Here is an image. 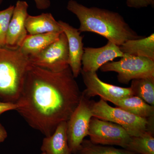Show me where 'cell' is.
Masks as SVG:
<instances>
[{
	"instance_id": "1",
	"label": "cell",
	"mask_w": 154,
	"mask_h": 154,
	"mask_svg": "<svg viewBox=\"0 0 154 154\" xmlns=\"http://www.w3.org/2000/svg\"><path fill=\"white\" fill-rule=\"evenodd\" d=\"M69 67L57 72L31 64L26 73L16 111L45 137L67 122L82 96Z\"/></svg>"
},
{
	"instance_id": "2",
	"label": "cell",
	"mask_w": 154,
	"mask_h": 154,
	"mask_svg": "<svg viewBox=\"0 0 154 154\" xmlns=\"http://www.w3.org/2000/svg\"><path fill=\"white\" fill-rule=\"evenodd\" d=\"M67 9L79 19L80 33L93 32L119 46L129 40L142 38L118 13L97 7L88 8L69 0Z\"/></svg>"
},
{
	"instance_id": "3",
	"label": "cell",
	"mask_w": 154,
	"mask_h": 154,
	"mask_svg": "<svg viewBox=\"0 0 154 154\" xmlns=\"http://www.w3.org/2000/svg\"><path fill=\"white\" fill-rule=\"evenodd\" d=\"M28 56L19 48L0 46V100L16 104L31 65Z\"/></svg>"
},
{
	"instance_id": "4",
	"label": "cell",
	"mask_w": 154,
	"mask_h": 154,
	"mask_svg": "<svg viewBox=\"0 0 154 154\" xmlns=\"http://www.w3.org/2000/svg\"><path fill=\"white\" fill-rule=\"evenodd\" d=\"M93 117L119 125L131 137L138 136L146 131L154 133V118H141L119 107H113L100 99L92 101Z\"/></svg>"
},
{
	"instance_id": "5",
	"label": "cell",
	"mask_w": 154,
	"mask_h": 154,
	"mask_svg": "<svg viewBox=\"0 0 154 154\" xmlns=\"http://www.w3.org/2000/svg\"><path fill=\"white\" fill-rule=\"evenodd\" d=\"M99 69L102 72H116L118 82L127 85L133 80L154 78V60L124 54L120 60L107 63Z\"/></svg>"
},
{
	"instance_id": "6",
	"label": "cell",
	"mask_w": 154,
	"mask_h": 154,
	"mask_svg": "<svg viewBox=\"0 0 154 154\" xmlns=\"http://www.w3.org/2000/svg\"><path fill=\"white\" fill-rule=\"evenodd\" d=\"M92 101L82 92L78 106L67 122L68 142L72 154H75L85 137L89 134Z\"/></svg>"
},
{
	"instance_id": "7",
	"label": "cell",
	"mask_w": 154,
	"mask_h": 154,
	"mask_svg": "<svg viewBox=\"0 0 154 154\" xmlns=\"http://www.w3.org/2000/svg\"><path fill=\"white\" fill-rule=\"evenodd\" d=\"M31 64L57 72L69 67L68 44L65 34L60 33L57 40L36 55L29 57Z\"/></svg>"
},
{
	"instance_id": "8",
	"label": "cell",
	"mask_w": 154,
	"mask_h": 154,
	"mask_svg": "<svg viewBox=\"0 0 154 154\" xmlns=\"http://www.w3.org/2000/svg\"><path fill=\"white\" fill-rule=\"evenodd\" d=\"M88 136L90 140L96 144L117 146L124 149L131 137L119 125L95 117L91 119Z\"/></svg>"
},
{
	"instance_id": "9",
	"label": "cell",
	"mask_w": 154,
	"mask_h": 154,
	"mask_svg": "<svg viewBox=\"0 0 154 154\" xmlns=\"http://www.w3.org/2000/svg\"><path fill=\"white\" fill-rule=\"evenodd\" d=\"M81 73L86 86V89L82 93L89 99L99 96L104 101L114 105L118 100L133 95L130 87L122 88L105 83L100 80L96 72L81 70Z\"/></svg>"
},
{
	"instance_id": "10",
	"label": "cell",
	"mask_w": 154,
	"mask_h": 154,
	"mask_svg": "<svg viewBox=\"0 0 154 154\" xmlns=\"http://www.w3.org/2000/svg\"><path fill=\"white\" fill-rule=\"evenodd\" d=\"M123 54L119 46L110 41L100 48H84L82 70L97 72L103 65L112 61L116 58L122 57Z\"/></svg>"
},
{
	"instance_id": "11",
	"label": "cell",
	"mask_w": 154,
	"mask_h": 154,
	"mask_svg": "<svg viewBox=\"0 0 154 154\" xmlns=\"http://www.w3.org/2000/svg\"><path fill=\"white\" fill-rule=\"evenodd\" d=\"M28 7L25 1L19 0L16 3L8 29L6 47L13 49L19 48L28 35L25 23L29 15Z\"/></svg>"
},
{
	"instance_id": "12",
	"label": "cell",
	"mask_w": 154,
	"mask_h": 154,
	"mask_svg": "<svg viewBox=\"0 0 154 154\" xmlns=\"http://www.w3.org/2000/svg\"><path fill=\"white\" fill-rule=\"evenodd\" d=\"M65 34L68 44L69 66L75 78L79 76L82 69V58L84 54L82 36L78 29L61 20L58 21Z\"/></svg>"
},
{
	"instance_id": "13",
	"label": "cell",
	"mask_w": 154,
	"mask_h": 154,
	"mask_svg": "<svg viewBox=\"0 0 154 154\" xmlns=\"http://www.w3.org/2000/svg\"><path fill=\"white\" fill-rule=\"evenodd\" d=\"M45 154H72L67 135V122H61L51 135L45 137L41 147Z\"/></svg>"
},
{
	"instance_id": "14",
	"label": "cell",
	"mask_w": 154,
	"mask_h": 154,
	"mask_svg": "<svg viewBox=\"0 0 154 154\" xmlns=\"http://www.w3.org/2000/svg\"><path fill=\"white\" fill-rule=\"evenodd\" d=\"M25 27L28 34L57 32L62 33V29L51 13H42L38 16L28 15L25 21Z\"/></svg>"
},
{
	"instance_id": "15",
	"label": "cell",
	"mask_w": 154,
	"mask_h": 154,
	"mask_svg": "<svg viewBox=\"0 0 154 154\" xmlns=\"http://www.w3.org/2000/svg\"><path fill=\"white\" fill-rule=\"evenodd\" d=\"M61 33L49 32L33 35L28 34L19 49L28 57L36 55L57 40Z\"/></svg>"
},
{
	"instance_id": "16",
	"label": "cell",
	"mask_w": 154,
	"mask_h": 154,
	"mask_svg": "<svg viewBox=\"0 0 154 154\" xmlns=\"http://www.w3.org/2000/svg\"><path fill=\"white\" fill-rule=\"evenodd\" d=\"M119 47L123 54L154 60V33L144 38L128 40Z\"/></svg>"
},
{
	"instance_id": "17",
	"label": "cell",
	"mask_w": 154,
	"mask_h": 154,
	"mask_svg": "<svg viewBox=\"0 0 154 154\" xmlns=\"http://www.w3.org/2000/svg\"><path fill=\"white\" fill-rule=\"evenodd\" d=\"M114 105L141 118H154V106L149 105L138 96H128L118 100Z\"/></svg>"
},
{
	"instance_id": "18",
	"label": "cell",
	"mask_w": 154,
	"mask_h": 154,
	"mask_svg": "<svg viewBox=\"0 0 154 154\" xmlns=\"http://www.w3.org/2000/svg\"><path fill=\"white\" fill-rule=\"evenodd\" d=\"M130 88L134 96H138L149 105L154 106V78L133 80Z\"/></svg>"
},
{
	"instance_id": "19",
	"label": "cell",
	"mask_w": 154,
	"mask_h": 154,
	"mask_svg": "<svg viewBox=\"0 0 154 154\" xmlns=\"http://www.w3.org/2000/svg\"><path fill=\"white\" fill-rule=\"evenodd\" d=\"M125 149L138 154H154V133L146 131L138 136L131 137Z\"/></svg>"
},
{
	"instance_id": "20",
	"label": "cell",
	"mask_w": 154,
	"mask_h": 154,
	"mask_svg": "<svg viewBox=\"0 0 154 154\" xmlns=\"http://www.w3.org/2000/svg\"><path fill=\"white\" fill-rule=\"evenodd\" d=\"M75 154H138L124 148L96 144L90 140L84 139Z\"/></svg>"
},
{
	"instance_id": "21",
	"label": "cell",
	"mask_w": 154,
	"mask_h": 154,
	"mask_svg": "<svg viewBox=\"0 0 154 154\" xmlns=\"http://www.w3.org/2000/svg\"><path fill=\"white\" fill-rule=\"evenodd\" d=\"M14 7L11 5L5 10L0 11V46H5L8 29Z\"/></svg>"
},
{
	"instance_id": "22",
	"label": "cell",
	"mask_w": 154,
	"mask_h": 154,
	"mask_svg": "<svg viewBox=\"0 0 154 154\" xmlns=\"http://www.w3.org/2000/svg\"><path fill=\"white\" fill-rule=\"evenodd\" d=\"M127 5L129 8L140 9L151 6L153 8L154 0H125Z\"/></svg>"
},
{
	"instance_id": "23",
	"label": "cell",
	"mask_w": 154,
	"mask_h": 154,
	"mask_svg": "<svg viewBox=\"0 0 154 154\" xmlns=\"http://www.w3.org/2000/svg\"><path fill=\"white\" fill-rule=\"evenodd\" d=\"M17 107H18L16 104L4 102L0 100V116L7 111L12 110H16Z\"/></svg>"
},
{
	"instance_id": "24",
	"label": "cell",
	"mask_w": 154,
	"mask_h": 154,
	"mask_svg": "<svg viewBox=\"0 0 154 154\" xmlns=\"http://www.w3.org/2000/svg\"><path fill=\"white\" fill-rule=\"evenodd\" d=\"M3 0H0V5L2 4ZM35 2L37 8L38 10H44L49 8L51 5L50 0H33Z\"/></svg>"
},
{
	"instance_id": "25",
	"label": "cell",
	"mask_w": 154,
	"mask_h": 154,
	"mask_svg": "<svg viewBox=\"0 0 154 154\" xmlns=\"http://www.w3.org/2000/svg\"><path fill=\"white\" fill-rule=\"evenodd\" d=\"M8 134L5 127L0 123V143L4 142L8 137Z\"/></svg>"
},
{
	"instance_id": "26",
	"label": "cell",
	"mask_w": 154,
	"mask_h": 154,
	"mask_svg": "<svg viewBox=\"0 0 154 154\" xmlns=\"http://www.w3.org/2000/svg\"><path fill=\"white\" fill-rule=\"evenodd\" d=\"M45 154V153H43V152H42V154Z\"/></svg>"
}]
</instances>
